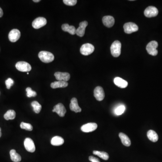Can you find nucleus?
<instances>
[{
  "label": "nucleus",
  "instance_id": "nucleus-1",
  "mask_svg": "<svg viewBox=\"0 0 162 162\" xmlns=\"http://www.w3.org/2000/svg\"><path fill=\"white\" fill-rule=\"evenodd\" d=\"M38 57L42 62L45 63L52 62L54 59V54L48 51H40L38 54Z\"/></svg>",
  "mask_w": 162,
  "mask_h": 162
},
{
  "label": "nucleus",
  "instance_id": "nucleus-2",
  "mask_svg": "<svg viewBox=\"0 0 162 162\" xmlns=\"http://www.w3.org/2000/svg\"><path fill=\"white\" fill-rule=\"evenodd\" d=\"M121 43L119 41H114L110 47L111 54L114 57L120 56L121 53Z\"/></svg>",
  "mask_w": 162,
  "mask_h": 162
},
{
  "label": "nucleus",
  "instance_id": "nucleus-3",
  "mask_svg": "<svg viewBox=\"0 0 162 162\" xmlns=\"http://www.w3.org/2000/svg\"><path fill=\"white\" fill-rule=\"evenodd\" d=\"M158 46V43L156 41H151L147 45V52L151 56H156L158 53L157 50Z\"/></svg>",
  "mask_w": 162,
  "mask_h": 162
},
{
  "label": "nucleus",
  "instance_id": "nucleus-4",
  "mask_svg": "<svg viewBox=\"0 0 162 162\" xmlns=\"http://www.w3.org/2000/svg\"><path fill=\"white\" fill-rule=\"evenodd\" d=\"M95 47L93 45L90 43H86L82 45L80 48V52L84 56H88L94 52Z\"/></svg>",
  "mask_w": 162,
  "mask_h": 162
},
{
  "label": "nucleus",
  "instance_id": "nucleus-5",
  "mask_svg": "<svg viewBox=\"0 0 162 162\" xmlns=\"http://www.w3.org/2000/svg\"><path fill=\"white\" fill-rule=\"evenodd\" d=\"M16 69L21 72H29L32 69L30 65L25 61H19L17 62L15 65Z\"/></svg>",
  "mask_w": 162,
  "mask_h": 162
},
{
  "label": "nucleus",
  "instance_id": "nucleus-6",
  "mask_svg": "<svg viewBox=\"0 0 162 162\" xmlns=\"http://www.w3.org/2000/svg\"><path fill=\"white\" fill-rule=\"evenodd\" d=\"M47 24V20L44 17H39L35 19L32 23V26L35 29H39L44 26Z\"/></svg>",
  "mask_w": 162,
  "mask_h": 162
},
{
  "label": "nucleus",
  "instance_id": "nucleus-7",
  "mask_svg": "<svg viewBox=\"0 0 162 162\" xmlns=\"http://www.w3.org/2000/svg\"><path fill=\"white\" fill-rule=\"evenodd\" d=\"M124 28L125 32L127 34H131L138 30V26L132 22L126 23L124 25Z\"/></svg>",
  "mask_w": 162,
  "mask_h": 162
},
{
  "label": "nucleus",
  "instance_id": "nucleus-8",
  "mask_svg": "<svg viewBox=\"0 0 162 162\" xmlns=\"http://www.w3.org/2000/svg\"><path fill=\"white\" fill-rule=\"evenodd\" d=\"M159 13L158 9L155 6H150L146 8L144 11L145 15L148 18L155 17Z\"/></svg>",
  "mask_w": 162,
  "mask_h": 162
},
{
  "label": "nucleus",
  "instance_id": "nucleus-9",
  "mask_svg": "<svg viewBox=\"0 0 162 162\" xmlns=\"http://www.w3.org/2000/svg\"><path fill=\"white\" fill-rule=\"evenodd\" d=\"M94 95L98 101H102L105 98V94L102 87L99 86L96 87L94 91Z\"/></svg>",
  "mask_w": 162,
  "mask_h": 162
},
{
  "label": "nucleus",
  "instance_id": "nucleus-10",
  "mask_svg": "<svg viewBox=\"0 0 162 162\" xmlns=\"http://www.w3.org/2000/svg\"><path fill=\"white\" fill-rule=\"evenodd\" d=\"M98 125L94 122H90L82 126L81 129L84 132H93L97 129Z\"/></svg>",
  "mask_w": 162,
  "mask_h": 162
},
{
  "label": "nucleus",
  "instance_id": "nucleus-11",
  "mask_svg": "<svg viewBox=\"0 0 162 162\" xmlns=\"http://www.w3.org/2000/svg\"><path fill=\"white\" fill-rule=\"evenodd\" d=\"M21 33L20 31L17 29L12 30L9 34V39L12 42H17L20 38Z\"/></svg>",
  "mask_w": 162,
  "mask_h": 162
},
{
  "label": "nucleus",
  "instance_id": "nucleus-12",
  "mask_svg": "<svg viewBox=\"0 0 162 162\" xmlns=\"http://www.w3.org/2000/svg\"><path fill=\"white\" fill-rule=\"evenodd\" d=\"M25 148L28 151L33 153L35 151V146L32 139L30 138H26L24 141Z\"/></svg>",
  "mask_w": 162,
  "mask_h": 162
},
{
  "label": "nucleus",
  "instance_id": "nucleus-13",
  "mask_svg": "<svg viewBox=\"0 0 162 162\" xmlns=\"http://www.w3.org/2000/svg\"><path fill=\"white\" fill-rule=\"evenodd\" d=\"M53 112H56L59 116L63 117L66 113V110L64 105L61 103L58 104L57 105L54 107Z\"/></svg>",
  "mask_w": 162,
  "mask_h": 162
},
{
  "label": "nucleus",
  "instance_id": "nucleus-14",
  "mask_svg": "<svg viewBox=\"0 0 162 162\" xmlns=\"http://www.w3.org/2000/svg\"><path fill=\"white\" fill-rule=\"evenodd\" d=\"M88 25V22L86 21H83L79 24V26L76 30V34L78 36L82 37L84 35L85 32V29Z\"/></svg>",
  "mask_w": 162,
  "mask_h": 162
},
{
  "label": "nucleus",
  "instance_id": "nucleus-15",
  "mask_svg": "<svg viewBox=\"0 0 162 162\" xmlns=\"http://www.w3.org/2000/svg\"><path fill=\"white\" fill-rule=\"evenodd\" d=\"M54 75L58 81H63L67 82L70 79V75L68 73L57 72L54 73Z\"/></svg>",
  "mask_w": 162,
  "mask_h": 162
},
{
  "label": "nucleus",
  "instance_id": "nucleus-16",
  "mask_svg": "<svg viewBox=\"0 0 162 162\" xmlns=\"http://www.w3.org/2000/svg\"><path fill=\"white\" fill-rule=\"evenodd\" d=\"M102 21L104 25L108 28L113 27L115 23L114 18L111 16H105L103 18Z\"/></svg>",
  "mask_w": 162,
  "mask_h": 162
},
{
  "label": "nucleus",
  "instance_id": "nucleus-17",
  "mask_svg": "<svg viewBox=\"0 0 162 162\" xmlns=\"http://www.w3.org/2000/svg\"><path fill=\"white\" fill-rule=\"evenodd\" d=\"M70 109L71 110L75 113H79L82 111V109L79 106L77 99L76 98H73L71 99Z\"/></svg>",
  "mask_w": 162,
  "mask_h": 162
},
{
  "label": "nucleus",
  "instance_id": "nucleus-18",
  "mask_svg": "<svg viewBox=\"0 0 162 162\" xmlns=\"http://www.w3.org/2000/svg\"><path fill=\"white\" fill-rule=\"evenodd\" d=\"M114 83L115 85L120 88H124L128 86L127 81L123 79L121 77H116L114 79Z\"/></svg>",
  "mask_w": 162,
  "mask_h": 162
},
{
  "label": "nucleus",
  "instance_id": "nucleus-19",
  "mask_svg": "<svg viewBox=\"0 0 162 162\" xmlns=\"http://www.w3.org/2000/svg\"><path fill=\"white\" fill-rule=\"evenodd\" d=\"M68 86L67 82L63 81H58L56 82L52 83L50 84V87L53 89H56L58 88H65Z\"/></svg>",
  "mask_w": 162,
  "mask_h": 162
},
{
  "label": "nucleus",
  "instance_id": "nucleus-20",
  "mask_svg": "<svg viewBox=\"0 0 162 162\" xmlns=\"http://www.w3.org/2000/svg\"><path fill=\"white\" fill-rule=\"evenodd\" d=\"M119 136L121 139L122 143L124 145L127 147H130L131 145V140L127 135L124 133L120 132L119 134Z\"/></svg>",
  "mask_w": 162,
  "mask_h": 162
},
{
  "label": "nucleus",
  "instance_id": "nucleus-21",
  "mask_svg": "<svg viewBox=\"0 0 162 162\" xmlns=\"http://www.w3.org/2000/svg\"><path fill=\"white\" fill-rule=\"evenodd\" d=\"M62 29L64 31L68 32L71 35H74L76 34L75 27L73 26H70L67 24H63L62 25Z\"/></svg>",
  "mask_w": 162,
  "mask_h": 162
},
{
  "label": "nucleus",
  "instance_id": "nucleus-22",
  "mask_svg": "<svg viewBox=\"0 0 162 162\" xmlns=\"http://www.w3.org/2000/svg\"><path fill=\"white\" fill-rule=\"evenodd\" d=\"M147 136L149 139L153 142H157L159 139V136L157 133L152 130H150L147 132Z\"/></svg>",
  "mask_w": 162,
  "mask_h": 162
},
{
  "label": "nucleus",
  "instance_id": "nucleus-23",
  "mask_svg": "<svg viewBox=\"0 0 162 162\" xmlns=\"http://www.w3.org/2000/svg\"><path fill=\"white\" fill-rule=\"evenodd\" d=\"M64 140L59 136H56L53 137L51 140V144L54 146H60L64 144Z\"/></svg>",
  "mask_w": 162,
  "mask_h": 162
},
{
  "label": "nucleus",
  "instance_id": "nucleus-24",
  "mask_svg": "<svg viewBox=\"0 0 162 162\" xmlns=\"http://www.w3.org/2000/svg\"><path fill=\"white\" fill-rule=\"evenodd\" d=\"M11 159L14 162H19L21 160V157L20 155L16 153L15 150H11L9 152Z\"/></svg>",
  "mask_w": 162,
  "mask_h": 162
},
{
  "label": "nucleus",
  "instance_id": "nucleus-25",
  "mask_svg": "<svg viewBox=\"0 0 162 162\" xmlns=\"http://www.w3.org/2000/svg\"><path fill=\"white\" fill-rule=\"evenodd\" d=\"M16 113L13 110H9L4 115L5 119L6 120H13L15 118Z\"/></svg>",
  "mask_w": 162,
  "mask_h": 162
},
{
  "label": "nucleus",
  "instance_id": "nucleus-26",
  "mask_svg": "<svg viewBox=\"0 0 162 162\" xmlns=\"http://www.w3.org/2000/svg\"><path fill=\"white\" fill-rule=\"evenodd\" d=\"M93 153L94 155H97L104 160H107L109 159V155H108V153H107L106 152L94 151H93Z\"/></svg>",
  "mask_w": 162,
  "mask_h": 162
},
{
  "label": "nucleus",
  "instance_id": "nucleus-27",
  "mask_svg": "<svg viewBox=\"0 0 162 162\" xmlns=\"http://www.w3.org/2000/svg\"><path fill=\"white\" fill-rule=\"evenodd\" d=\"M31 106L34 108V110L35 113L39 114L41 111L42 109V106L37 101H34L31 103Z\"/></svg>",
  "mask_w": 162,
  "mask_h": 162
},
{
  "label": "nucleus",
  "instance_id": "nucleus-28",
  "mask_svg": "<svg viewBox=\"0 0 162 162\" xmlns=\"http://www.w3.org/2000/svg\"><path fill=\"white\" fill-rule=\"evenodd\" d=\"M125 107L124 105L119 106L115 109L114 110L115 114L117 115H120L122 114L125 110Z\"/></svg>",
  "mask_w": 162,
  "mask_h": 162
},
{
  "label": "nucleus",
  "instance_id": "nucleus-29",
  "mask_svg": "<svg viewBox=\"0 0 162 162\" xmlns=\"http://www.w3.org/2000/svg\"><path fill=\"white\" fill-rule=\"evenodd\" d=\"M20 128L23 129H25L27 131H31L33 129V127L30 124L25 123L24 122H22L20 124Z\"/></svg>",
  "mask_w": 162,
  "mask_h": 162
},
{
  "label": "nucleus",
  "instance_id": "nucleus-30",
  "mask_svg": "<svg viewBox=\"0 0 162 162\" xmlns=\"http://www.w3.org/2000/svg\"><path fill=\"white\" fill-rule=\"evenodd\" d=\"M26 91H27V96L28 97H35L37 95L36 92L32 91L30 87L27 88Z\"/></svg>",
  "mask_w": 162,
  "mask_h": 162
},
{
  "label": "nucleus",
  "instance_id": "nucleus-31",
  "mask_svg": "<svg viewBox=\"0 0 162 162\" xmlns=\"http://www.w3.org/2000/svg\"><path fill=\"white\" fill-rule=\"evenodd\" d=\"M63 2L66 5L73 6L76 4L77 3V0H64Z\"/></svg>",
  "mask_w": 162,
  "mask_h": 162
},
{
  "label": "nucleus",
  "instance_id": "nucleus-32",
  "mask_svg": "<svg viewBox=\"0 0 162 162\" xmlns=\"http://www.w3.org/2000/svg\"><path fill=\"white\" fill-rule=\"evenodd\" d=\"M14 83V81L12 79H11V78L8 79L5 81V85H6L7 88L8 89H10L11 86H12V85H13Z\"/></svg>",
  "mask_w": 162,
  "mask_h": 162
},
{
  "label": "nucleus",
  "instance_id": "nucleus-33",
  "mask_svg": "<svg viewBox=\"0 0 162 162\" xmlns=\"http://www.w3.org/2000/svg\"><path fill=\"white\" fill-rule=\"evenodd\" d=\"M89 160L91 162H100L98 159L92 156L89 157Z\"/></svg>",
  "mask_w": 162,
  "mask_h": 162
},
{
  "label": "nucleus",
  "instance_id": "nucleus-34",
  "mask_svg": "<svg viewBox=\"0 0 162 162\" xmlns=\"http://www.w3.org/2000/svg\"><path fill=\"white\" fill-rule=\"evenodd\" d=\"M3 15V11L2 9L0 7V18H1Z\"/></svg>",
  "mask_w": 162,
  "mask_h": 162
},
{
  "label": "nucleus",
  "instance_id": "nucleus-35",
  "mask_svg": "<svg viewBox=\"0 0 162 162\" xmlns=\"http://www.w3.org/2000/svg\"><path fill=\"white\" fill-rule=\"evenodd\" d=\"M33 1L35 2H39V1H40V0H34Z\"/></svg>",
  "mask_w": 162,
  "mask_h": 162
},
{
  "label": "nucleus",
  "instance_id": "nucleus-36",
  "mask_svg": "<svg viewBox=\"0 0 162 162\" xmlns=\"http://www.w3.org/2000/svg\"><path fill=\"white\" fill-rule=\"evenodd\" d=\"M1 128H0V137H1Z\"/></svg>",
  "mask_w": 162,
  "mask_h": 162
}]
</instances>
